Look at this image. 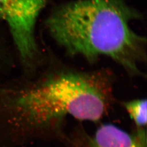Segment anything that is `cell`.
I'll list each match as a JSON object with an SVG mask.
<instances>
[{
    "instance_id": "cell-1",
    "label": "cell",
    "mask_w": 147,
    "mask_h": 147,
    "mask_svg": "<svg viewBox=\"0 0 147 147\" xmlns=\"http://www.w3.org/2000/svg\"><path fill=\"white\" fill-rule=\"evenodd\" d=\"M114 100L113 78L107 71L62 69L20 90L11 107L22 134L62 142L68 117L98 124L108 115Z\"/></svg>"
},
{
    "instance_id": "cell-2",
    "label": "cell",
    "mask_w": 147,
    "mask_h": 147,
    "mask_svg": "<svg viewBox=\"0 0 147 147\" xmlns=\"http://www.w3.org/2000/svg\"><path fill=\"white\" fill-rule=\"evenodd\" d=\"M140 15L124 0H76L59 6L49 16L47 29L71 56L90 62L112 59L132 75H141L146 58V39L130 27Z\"/></svg>"
},
{
    "instance_id": "cell-3",
    "label": "cell",
    "mask_w": 147,
    "mask_h": 147,
    "mask_svg": "<svg viewBox=\"0 0 147 147\" xmlns=\"http://www.w3.org/2000/svg\"><path fill=\"white\" fill-rule=\"evenodd\" d=\"M47 0H0V20L8 25L21 58L31 61L38 53L35 38L37 19Z\"/></svg>"
},
{
    "instance_id": "cell-4",
    "label": "cell",
    "mask_w": 147,
    "mask_h": 147,
    "mask_svg": "<svg viewBox=\"0 0 147 147\" xmlns=\"http://www.w3.org/2000/svg\"><path fill=\"white\" fill-rule=\"evenodd\" d=\"M64 147H147V130L125 131L111 123H102L93 132L81 124L75 126L62 141Z\"/></svg>"
},
{
    "instance_id": "cell-5",
    "label": "cell",
    "mask_w": 147,
    "mask_h": 147,
    "mask_svg": "<svg viewBox=\"0 0 147 147\" xmlns=\"http://www.w3.org/2000/svg\"><path fill=\"white\" fill-rule=\"evenodd\" d=\"M124 108L134 121L136 129L146 130L147 126V100L138 99L125 101Z\"/></svg>"
}]
</instances>
